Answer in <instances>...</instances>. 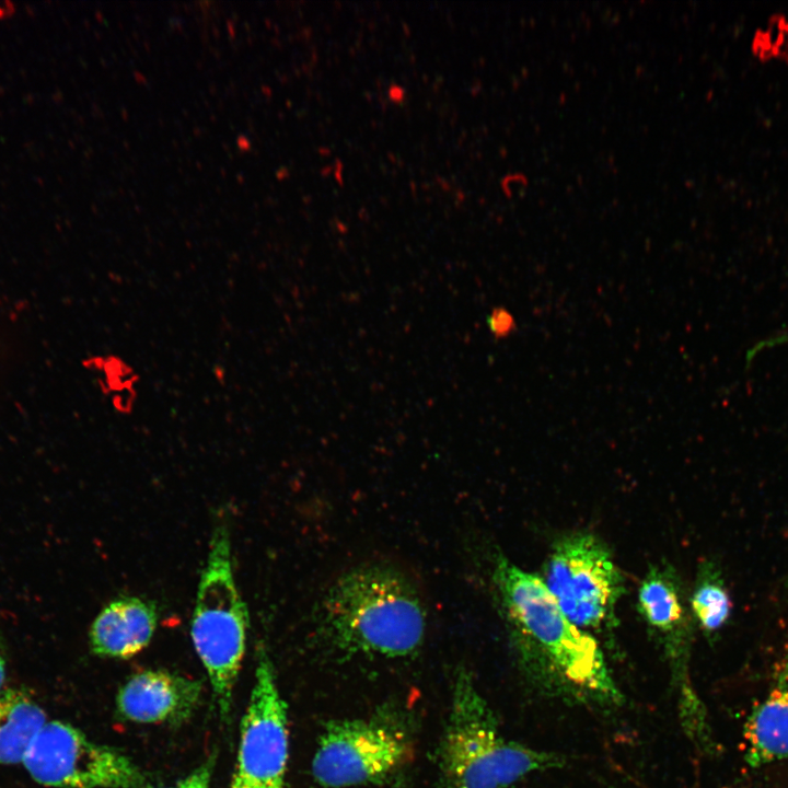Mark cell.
<instances>
[{
  "instance_id": "1",
  "label": "cell",
  "mask_w": 788,
  "mask_h": 788,
  "mask_svg": "<svg viewBox=\"0 0 788 788\" xmlns=\"http://www.w3.org/2000/svg\"><path fill=\"white\" fill-rule=\"evenodd\" d=\"M315 634L341 659H397L416 653L427 631V610L416 583L385 563L352 567L325 589Z\"/></svg>"
},
{
  "instance_id": "2",
  "label": "cell",
  "mask_w": 788,
  "mask_h": 788,
  "mask_svg": "<svg viewBox=\"0 0 788 788\" xmlns=\"http://www.w3.org/2000/svg\"><path fill=\"white\" fill-rule=\"evenodd\" d=\"M493 581L522 652L535 648L553 687L579 700L619 703L598 641L567 618L542 579L498 555Z\"/></svg>"
},
{
  "instance_id": "3",
  "label": "cell",
  "mask_w": 788,
  "mask_h": 788,
  "mask_svg": "<svg viewBox=\"0 0 788 788\" xmlns=\"http://www.w3.org/2000/svg\"><path fill=\"white\" fill-rule=\"evenodd\" d=\"M437 761L440 788H508L532 773L563 764L555 753L503 737L465 669L456 673L453 682Z\"/></svg>"
},
{
  "instance_id": "4",
  "label": "cell",
  "mask_w": 788,
  "mask_h": 788,
  "mask_svg": "<svg viewBox=\"0 0 788 788\" xmlns=\"http://www.w3.org/2000/svg\"><path fill=\"white\" fill-rule=\"evenodd\" d=\"M246 627V606L233 571L230 525L227 518L218 517L197 588L190 635L223 719L231 712Z\"/></svg>"
},
{
  "instance_id": "5",
  "label": "cell",
  "mask_w": 788,
  "mask_h": 788,
  "mask_svg": "<svg viewBox=\"0 0 788 788\" xmlns=\"http://www.w3.org/2000/svg\"><path fill=\"white\" fill-rule=\"evenodd\" d=\"M543 581L563 613L579 628L589 633L615 622L623 577L595 536L577 533L559 540L546 561Z\"/></svg>"
},
{
  "instance_id": "6",
  "label": "cell",
  "mask_w": 788,
  "mask_h": 788,
  "mask_svg": "<svg viewBox=\"0 0 788 788\" xmlns=\"http://www.w3.org/2000/svg\"><path fill=\"white\" fill-rule=\"evenodd\" d=\"M22 764L36 783L47 787L150 788L126 755L58 720L45 723Z\"/></svg>"
},
{
  "instance_id": "7",
  "label": "cell",
  "mask_w": 788,
  "mask_h": 788,
  "mask_svg": "<svg viewBox=\"0 0 788 788\" xmlns=\"http://www.w3.org/2000/svg\"><path fill=\"white\" fill-rule=\"evenodd\" d=\"M287 706L269 654L257 648L255 682L241 722L236 766L229 788H288Z\"/></svg>"
},
{
  "instance_id": "8",
  "label": "cell",
  "mask_w": 788,
  "mask_h": 788,
  "mask_svg": "<svg viewBox=\"0 0 788 788\" xmlns=\"http://www.w3.org/2000/svg\"><path fill=\"white\" fill-rule=\"evenodd\" d=\"M408 755L405 737L391 727L363 719L334 720L320 737L312 775L326 788L378 783L396 770Z\"/></svg>"
},
{
  "instance_id": "9",
  "label": "cell",
  "mask_w": 788,
  "mask_h": 788,
  "mask_svg": "<svg viewBox=\"0 0 788 788\" xmlns=\"http://www.w3.org/2000/svg\"><path fill=\"white\" fill-rule=\"evenodd\" d=\"M202 684L165 670H143L120 687L116 705L120 716L137 723H181L197 708Z\"/></svg>"
},
{
  "instance_id": "10",
  "label": "cell",
  "mask_w": 788,
  "mask_h": 788,
  "mask_svg": "<svg viewBox=\"0 0 788 788\" xmlns=\"http://www.w3.org/2000/svg\"><path fill=\"white\" fill-rule=\"evenodd\" d=\"M638 611L674 664L681 663L691 634L681 583L665 565L651 568L640 582Z\"/></svg>"
},
{
  "instance_id": "11",
  "label": "cell",
  "mask_w": 788,
  "mask_h": 788,
  "mask_svg": "<svg viewBox=\"0 0 788 788\" xmlns=\"http://www.w3.org/2000/svg\"><path fill=\"white\" fill-rule=\"evenodd\" d=\"M157 623L158 612L152 602L138 596L115 598L91 625V649L101 657L131 658L149 645Z\"/></svg>"
},
{
  "instance_id": "12",
  "label": "cell",
  "mask_w": 788,
  "mask_h": 788,
  "mask_svg": "<svg viewBox=\"0 0 788 788\" xmlns=\"http://www.w3.org/2000/svg\"><path fill=\"white\" fill-rule=\"evenodd\" d=\"M745 758L763 766L788 757V680L776 683L744 726Z\"/></svg>"
},
{
  "instance_id": "13",
  "label": "cell",
  "mask_w": 788,
  "mask_h": 788,
  "mask_svg": "<svg viewBox=\"0 0 788 788\" xmlns=\"http://www.w3.org/2000/svg\"><path fill=\"white\" fill-rule=\"evenodd\" d=\"M46 722L45 711L28 694L3 687L0 691V764H22Z\"/></svg>"
},
{
  "instance_id": "14",
  "label": "cell",
  "mask_w": 788,
  "mask_h": 788,
  "mask_svg": "<svg viewBox=\"0 0 788 788\" xmlns=\"http://www.w3.org/2000/svg\"><path fill=\"white\" fill-rule=\"evenodd\" d=\"M732 602L718 566L706 561L698 569L691 598V610L707 636L720 630L731 615Z\"/></svg>"
},
{
  "instance_id": "15",
  "label": "cell",
  "mask_w": 788,
  "mask_h": 788,
  "mask_svg": "<svg viewBox=\"0 0 788 788\" xmlns=\"http://www.w3.org/2000/svg\"><path fill=\"white\" fill-rule=\"evenodd\" d=\"M97 369L102 372L103 391L112 398L114 409L119 413L131 412L136 399V384L139 380L132 367L118 356L97 358Z\"/></svg>"
},
{
  "instance_id": "16",
  "label": "cell",
  "mask_w": 788,
  "mask_h": 788,
  "mask_svg": "<svg viewBox=\"0 0 788 788\" xmlns=\"http://www.w3.org/2000/svg\"><path fill=\"white\" fill-rule=\"evenodd\" d=\"M215 756L194 769L188 776L167 788H209L215 768Z\"/></svg>"
},
{
  "instance_id": "17",
  "label": "cell",
  "mask_w": 788,
  "mask_h": 788,
  "mask_svg": "<svg viewBox=\"0 0 788 788\" xmlns=\"http://www.w3.org/2000/svg\"><path fill=\"white\" fill-rule=\"evenodd\" d=\"M488 325L495 336L503 337L514 328V320L507 310L498 308L489 315Z\"/></svg>"
},
{
  "instance_id": "18",
  "label": "cell",
  "mask_w": 788,
  "mask_h": 788,
  "mask_svg": "<svg viewBox=\"0 0 788 788\" xmlns=\"http://www.w3.org/2000/svg\"><path fill=\"white\" fill-rule=\"evenodd\" d=\"M777 676H778V677H781V679H785V680H788V658H787V659L781 663V665L779 667Z\"/></svg>"
},
{
  "instance_id": "19",
  "label": "cell",
  "mask_w": 788,
  "mask_h": 788,
  "mask_svg": "<svg viewBox=\"0 0 788 788\" xmlns=\"http://www.w3.org/2000/svg\"><path fill=\"white\" fill-rule=\"evenodd\" d=\"M4 680H5V663L0 653V691L3 688Z\"/></svg>"
}]
</instances>
